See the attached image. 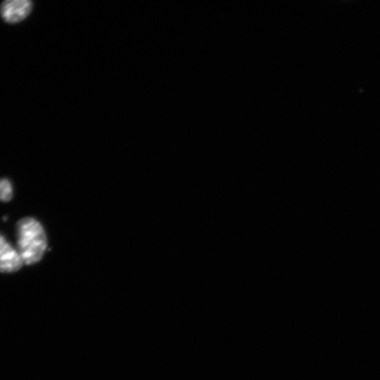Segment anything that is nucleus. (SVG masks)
<instances>
[{
    "instance_id": "obj_1",
    "label": "nucleus",
    "mask_w": 380,
    "mask_h": 380,
    "mask_svg": "<svg viewBox=\"0 0 380 380\" xmlns=\"http://www.w3.org/2000/svg\"><path fill=\"white\" fill-rule=\"evenodd\" d=\"M17 251L23 264L30 265L42 258L47 239L42 225L36 219L26 217L16 224Z\"/></svg>"
},
{
    "instance_id": "obj_2",
    "label": "nucleus",
    "mask_w": 380,
    "mask_h": 380,
    "mask_svg": "<svg viewBox=\"0 0 380 380\" xmlns=\"http://www.w3.org/2000/svg\"><path fill=\"white\" fill-rule=\"evenodd\" d=\"M32 6L30 0H6L0 5V15L8 23H18L30 15Z\"/></svg>"
},
{
    "instance_id": "obj_3",
    "label": "nucleus",
    "mask_w": 380,
    "mask_h": 380,
    "mask_svg": "<svg viewBox=\"0 0 380 380\" xmlns=\"http://www.w3.org/2000/svg\"><path fill=\"white\" fill-rule=\"evenodd\" d=\"M23 262L17 251L0 234V272L11 273L18 271Z\"/></svg>"
},
{
    "instance_id": "obj_4",
    "label": "nucleus",
    "mask_w": 380,
    "mask_h": 380,
    "mask_svg": "<svg viewBox=\"0 0 380 380\" xmlns=\"http://www.w3.org/2000/svg\"><path fill=\"white\" fill-rule=\"evenodd\" d=\"M13 197V188L11 182L5 178L0 179V201H9Z\"/></svg>"
}]
</instances>
